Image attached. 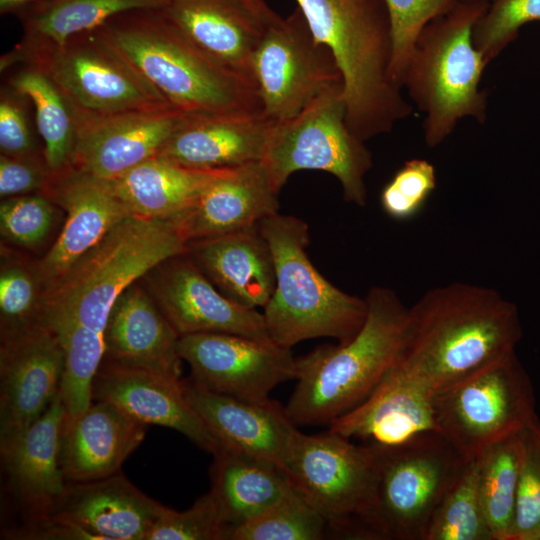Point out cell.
Here are the masks:
<instances>
[{
	"mask_svg": "<svg viewBox=\"0 0 540 540\" xmlns=\"http://www.w3.org/2000/svg\"><path fill=\"white\" fill-rule=\"evenodd\" d=\"M521 338L513 302L493 288L453 282L408 307L395 365L434 393L514 352Z\"/></svg>",
	"mask_w": 540,
	"mask_h": 540,
	"instance_id": "cell-1",
	"label": "cell"
},
{
	"mask_svg": "<svg viewBox=\"0 0 540 540\" xmlns=\"http://www.w3.org/2000/svg\"><path fill=\"white\" fill-rule=\"evenodd\" d=\"M96 31L186 114L262 113L255 83L200 50L162 9L129 10Z\"/></svg>",
	"mask_w": 540,
	"mask_h": 540,
	"instance_id": "cell-2",
	"label": "cell"
},
{
	"mask_svg": "<svg viewBox=\"0 0 540 540\" xmlns=\"http://www.w3.org/2000/svg\"><path fill=\"white\" fill-rule=\"evenodd\" d=\"M342 78L346 122L361 140L389 133L413 105L390 78L392 25L385 0H294Z\"/></svg>",
	"mask_w": 540,
	"mask_h": 540,
	"instance_id": "cell-3",
	"label": "cell"
},
{
	"mask_svg": "<svg viewBox=\"0 0 540 540\" xmlns=\"http://www.w3.org/2000/svg\"><path fill=\"white\" fill-rule=\"evenodd\" d=\"M365 300L366 320L352 339L296 358L297 384L284 408L297 427L329 425L364 401L396 363L408 307L384 286L371 287Z\"/></svg>",
	"mask_w": 540,
	"mask_h": 540,
	"instance_id": "cell-4",
	"label": "cell"
},
{
	"mask_svg": "<svg viewBox=\"0 0 540 540\" xmlns=\"http://www.w3.org/2000/svg\"><path fill=\"white\" fill-rule=\"evenodd\" d=\"M187 249L172 220L124 219L45 292L41 323L51 329L74 326L104 336L111 309L122 292L156 265Z\"/></svg>",
	"mask_w": 540,
	"mask_h": 540,
	"instance_id": "cell-5",
	"label": "cell"
},
{
	"mask_svg": "<svg viewBox=\"0 0 540 540\" xmlns=\"http://www.w3.org/2000/svg\"><path fill=\"white\" fill-rule=\"evenodd\" d=\"M491 0H458L425 25L415 43L401 87L425 115L423 139L442 144L463 118L483 124L488 93L480 88L489 64L475 47L473 31Z\"/></svg>",
	"mask_w": 540,
	"mask_h": 540,
	"instance_id": "cell-6",
	"label": "cell"
},
{
	"mask_svg": "<svg viewBox=\"0 0 540 540\" xmlns=\"http://www.w3.org/2000/svg\"><path fill=\"white\" fill-rule=\"evenodd\" d=\"M259 227L272 251L276 275L262 312L270 339L289 349L313 338L338 343L352 339L366 320V300L339 289L314 267L306 252L308 224L278 212Z\"/></svg>",
	"mask_w": 540,
	"mask_h": 540,
	"instance_id": "cell-7",
	"label": "cell"
},
{
	"mask_svg": "<svg viewBox=\"0 0 540 540\" xmlns=\"http://www.w3.org/2000/svg\"><path fill=\"white\" fill-rule=\"evenodd\" d=\"M260 162L278 192L293 173L320 170L337 178L347 202L365 206L373 158L347 125L342 82L323 89L295 116L273 122Z\"/></svg>",
	"mask_w": 540,
	"mask_h": 540,
	"instance_id": "cell-8",
	"label": "cell"
},
{
	"mask_svg": "<svg viewBox=\"0 0 540 540\" xmlns=\"http://www.w3.org/2000/svg\"><path fill=\"white\" fill-rule=\"evenodd\" d=\"M17 64L43 71L81 112L115 114L173 107L96 30L72 36L61 45L20 41L1 57V72Z\"/></svg>",
	"mask_w": 540,
	"mask_h": 540,
	"instance_id": "cell-9",
	"label": "cell"
},
{
	"mask_svg": "<svg viewBox=\"0 0 540 540\" xmlns=\"http://www.w3.org/2000/svg\"><path fill=\"white\" fill-rule=\"evenodd\" d=\"M295 489L325 518L330 536L372 539L370 518L378 476L373 446L331 430H298L283 465Z\"/></svg>",
	"mask_w": 540,
	"mask_h": 540,
	"instance_id": "cell-10",
	"label": "cell"
},
{
	"mask_svg": "<svg viewBox=\"0 0 540 540\" xmlns=\"http://www.w3.org/2000/svg\"><path fill=\"white\" fill-rule=\"evenodd\" d=\"M378 476L370 518L373 540H424L429 523L467 459L439 432L373 446Z\"/></svg>",
	"mask_w": 540,
	"mask_h": 540,
	"instance_id": "cell-11",
	"label": "cell"
},
{
	"mask_svg": "<svg viewBox=\"0 0 540 540\" xmlns=\"http://www.w3.org/2000/svg\"><path fill=\"white\" fill-rule=\"evenodd\" d=\"M432 405L437 432L467 460L537 415L531 379L515 351L434 392Z\"/></svg>",
	"mask_w": 540,
	"mask_h": 540,
	"instance_id": "cell-12",
	"label": "cell"
},
{
	"mask_svg": "<svg viewBox=\"0 0 540 540\" xmlns=\"http://www.w3.org/2000/svg\"><path fill=\"white\" fill-rule=\"evenodd\" d=\"M252 74L262 113L274 122L295 116L323 89L342 82L332 53L316 40L298 7L267 26Z\"/></svg>",
	"mask_w": 540,
	"mask_h": 540,
	"instance_id": "cell-13",
	"label": "cell"
},
{
	"mask_svg": "<svg viewBox=\"0 0 540 540\" xmlns=\"http://www.w3.org/2000/svg\"><path fill=\"white\" fill-rule=\"evenodd\" d=\"M178 352L191 369V379L205 388L252 402L270 401L279 384L296 379L291 349L271 339L230 333L179 337Z\"/></svg>",
	"mask_w": 540,
	"mask_h": 540,
	"instance_id": "cell-14",
	"label": "cell"
},
{
	"mask_svg": "<svg viewBox=\"0 0 540 540\" xmlns=\"http://www.w3.org/2000/svg\"><path fill=\"white\" fill-rule=\"evenodd\" d=\"M140 281L179 337L230 333L270 339L263 313L221 293L187 252L164 260Z\"/></svg>",
	"mask_w": 540,
	"mask_h": 540,
	"instance_id": "cell-15",
	"label": "cell"
},
{
	"mask_svg": "<svg viewBox=\"0 0 540 540\" xmlns=\"http://www.w3.org/2000/svg\"><path fill=\"white\" fill-rule=\"evenodd\" d=\"M0 445L23 433L59 392L64 351L55 332L38 323L0 338Z\"/></svg>",
	"mask_w": 540,
	"mask_h": 540,
	"instance_id": "cell-16",
	"label": "cell"
},
{
	"mask_svg": "<svg viewBox=\"0 0 540 540\" xmlns=\"http://www.w3.org/2000/svg\"><path fill=\"white\" fill-rule=\"evenodd\" d=\"M66 212L61 231L36 261L45 292L124 219L134 216L110 184L68 165L40 192Z\"/></svg>",
	"mask_w": 540,
	"mask_h": 540,
	"instance_id": "cell-17",
	"label": "cell"
},
{
	"mask_svg": "<svg viewBox=\"0 0 540 540\" xmlns=\"http://www.w3.org/2000/svg\"><path fill=\"white\" fill-rule=\"evenodd\" d=\"M74 112L76 142L69 165L102 180L158 156L188 115L175 107L115 114Z\"/></svg>",
	"mask_w": 540,
	"mask_h": 540,
	"instance_id": "cell-18",
	"label": "cell"
},
{
	"mask_svg": "<svg viewBox=\"0 0 540 540\" xmlns=\"http://www.w3.org/2000/svg\"><path fill=\"white\" fill-rule=\"evenodd\" d=\"M66 412L58 392L47 410L29 428L0 445L8 484L20 509L22 528L49 521L65 491L61 435Z\"/></svg>",
	"mask_w": 540,
	"mask_h": 540,
	"instance_id": "cell-19",
	"label": "cell"
},
{
	"mask_svg": "<svg viewBox=\"0 0 540 540\" xmlns=\"http://www.w3.org/2000/svg\"><path fill=\"white\" fill-rule=\"evenodd\" d=\"M92 400L115 405L145 424L174 429L214 454L220 444L186 397L182 380L102 361L94 376Z\"/></svg>",
	"mask_w": 540,
	"mask_h": 540,
	"instance_id": "cell-20",
	"label": "cell"
},
{
	"mask_svg": "<svg viewBox=\"0 0 540 540\" xmlns=\"http://www.w3.org/2000/svg\"><path fill=\"white\" fill-rule=\"evenodd\" d=\"M166 509L119 472L98 480L67 483L49 521L81 528L97 540H146Z\"/></svg>",
	"mask_w": 540,
	"mask_h": 540,
	"instance_id": "cell-21",
	"label": "cell"
},
{
	"mask_svg": "<svg viewBox=\"0 0 540 540\" xmlns=\"http://www.w3.org/2000/svg\"><path fill=\"white\" fill-rule=\"evenodd\" d=\"M104 339L103 361L182 380L179 335L140 280L117 298Z\"/></svg>",
	"mask_w": 540,
	"mask_h": 540,
	"instance_id": "cell-22",
	"label": "cell"
},
{
	"mask_svg": "<svg viewBox=\"0 0 540 540\" xmlns=\"http://www.w3.org/2000/svg\"><path fill=\"white\" fill-rule=\"evenodd\" d=\"M433 392L395 364L371 394L333 420L329 430L361 444L388 447L437 431Z\"/></svg>",
	"mask_w": 540,
	"mask_h": 540,
	"instance_id": "cell-23",
	"label": "cell"
},
{
	"mask_svg": "<svg viewBox=\"0 0 540 540\" xmlns=\"http://www.w3.org/2000/svg\"><path fill=\"white\" fill-rule=\"evenodd\" d=\"M278 194L261 162L228 168L172 221L187 243L241 231L278 213Z\"/></svg>",
	"mask_w": 540,
	"mask_h": 540,
	"instance_id": "cell-24",
	"label": "cell"
},
{
	"mask_svg": "<svg viewBox=\"0 0 540 540\" xmlns=\"http://www.w3.org/2000/svg\"><path fill=\"white\" fill-rule=\"evenodd\" d=\"M190 404L226 447L274 461L283 467L298 427L278 402H252L213 392L182 379Z\"/></svg>",
	"mask_w": 540,
	"mask_h": 540,
	"instance_id": "cell-25",
	"label": "cell"
},
{
	"mask_svg": "<svg viewBox=\"0 0 540 540\" xmlns=\"http://www.w3.org/2000/svg\"><path fill=\"white\" fill-rule=\"evenodd\" d=\"M146 429L147 425L102 400H93L74 418L65 417L60 459L66 482H88L121 472Z\"/></svg>",
	"mask_w": 540,
	"mask_h": 540,
	"instance_id": "cell-26",
	"label": "cell"
},
{
	"mask_svg": "<svg viewBox=\"0 0 540 540\" xmlns=\"http://www.w3.org/2000/svg\"><path fill=\"white\" fill-rule=\"evenodd\" d=\"M273 122L263 113L188 114L158 156L201 170L260 162Z\"/></svg>",
	"mask_w": 540,
	"mask_h": 540,
	"instance_id": "cell-27",
	"label": "cell"
},
{
	"mask_svg": "<svg viewBox=\"0 0 540 540\" xmlns=\"http://www.w3.org/2000/svg\"><path fill=\"white\" fill-rule=\"evenodd\" d=\"M162 11L200 50L254 82L252 59L267 25L242 0H167Z\"/></svg>",
	"mask_w": 540,
	"mask_h": 540,
	"instance_id": "cell-28",
	"label": "cell"
},
{
	"mask_svg": "<svg viewBox=\"0 0 540 540\" xmlns=\"http://www.w3.org/2000/svg\"><path fill=\"white\" fill-rule=\"evenodd\" d=\"M188 255L226 297L264 308L276 284L272 251L259 225L188 242Z\"/></svg>",
	"mask_w": 540,
	"mask_h": 540,
	"instance_id": "cell-29",
	"label": "cell"
},
{
	"mask_svg": "<svg viewBox=\"0 0 540 540\" xmlns=\"http://www.w3.org/2000/svg\"><path fill=\"white\" fill-rule=\"evenodd\" d=\"M212 456L210 492L226 529L257 517L294 487L284 467L274 461L226 447Z\"/></svg>",
	"mask_w": 540,
	"mask_h": 540,
	"instance_id": "cell-30",
	"label": "cell"
},
{
	"mask_svg": "<svg viewBox=\"0 0 540 540\" xmlns=\"http://www.w3.org/2000/svg\"><path fill=\"white\" fill-rule=\"evenodd\" d=\"M223 170L189 168L156 156L106 181L134 216L174 220Z\"/></svg>",
	"mask_w": 540,
	"mask_h": 540,
	"instance_id": "cell-31",
	"label": "cell"
},
{
	"mask_svg": "<svg viewBox=\"0 0 540 540\" xmlns=\"http://www.w3.org/2000/svg\"><path fill=\"white\" fill-rule=\"evenodd\" d=\"M167 0H42L17 14L30 44L61 45L134 9H162Z\"/></svg>",
	"mask_w": 540,
	"mask_h": 540,
	"instance_id": "cell-32",
	"label": "cell"
},
{
	"mask_svg": "<svg viewBox=\"0 0 540 540\" xmlns=\"http://www.w3.org/2000/svg\"><path fill=\"white\" fill-rule=\"evenodd\" d=\"M6 83L24 94L35 110L36 130L43 142L46 162L52 172L71 162L76 142L73 106L57 85L40 69L17 64Z\"/></svg>",
	"mask_w": 540,
	"mask_h": 540,
	"instance_id": "cell-33",
	"label": "cell"
},
{
	"mask_svg": "<svg viewBox=\"0 0 540 540\" xmlns=\"http://www.w3.org/2000/svg\"><path fill=\"white\" fill-rule=\"evenodd\" d=\"M475 460L480 500L493 539L510 540L522 462L519 433L489 445Z\"/></svg>",
	"mask_w": 540,
	"mask_h": 540,
	"instance_id": "cell-34",
	"label": "cell"
},
{
	"mask_svg": "<svg viewBox=\"0 0 540 540\" xmlns=\"http://www.w3.org/2000/svg\"><path fill=\"white\" fill-rule=\"evenodd\" d=\"M44 294L36 261L2 245L0 338L41 323Z\"/></svg>",
	"mask_w": 540,
	"mask_h": 540,
	"instance_id": "cell-35",
	"label": "cell"
},
{
	"mask_svg": "<svg viewBox=\"0 0 540 540\" xmlns=\"http://www.w3.org/2000/svg\"><path fill=\"white\" fill-rule=\"evenodd\" d=\"M329 527L296 489L257 517L226 529L224 540H321Z\"/></svg>",
	"mask_w": 540,
	"mask_h": 540,
	"instance_id": "cell-36",
	"label": "cell"
},
{
	"mask_svg": "<svg viewBox=\"0 0 540 540\" xmlns=\"http://www.w3.org/2000/svg\"><path fill=\"white\" fill-rule=\"evenodd\" d=\"M424 540H494L480 500L475 458L441 501Z\"/></svg>",
	"mask_w": 540,
	"mask_h": 540,
	"instance_id": "cell-37",
	"label": "cell"
},
{
	"mask_svg": "<svg viewBox=\"0 0 540 540\" xmlns=\"http://www.w3.org/2000/svg\"><path fill=\"white\" fill-rule=\"evenodd\" d=\"M56 206L42 193L3 198L0 204L2 239L25 249L39 247L54 228Z\"/></svg>",
	"mask_w": 540,
	"mask_h": 540,
	"instance_id": "cell-38",
	"label": "cell"
},
{
	"mask_svg": "<svg viewBox=\"0 0 540 540\" xmlns=\"http://www.w3.org/2000/svg\"><path fill=\"white\" fill-rule=\"evenodd\" d=\"M522 462L510 540H540V419L519 432Z\"/></svg>",
	"mask_w": 540,
	"mask_h": 540,
	"instance_id": "cell-39",
	"label": "cell"
},
{
	"mask_svg": "<svg viewBox=\"0 0 540 540\" xmlns=\"http://www.w3.org/2000/svg\"><path fill=\"white\" fill-rule=\"evenodd\" d=\"M458 0H385L393 36L389 75L401 81L419 34L427 23L451 9Z\"/></svg>",
	"mask_w": 540,
	"mask_h": 540,
	"instance_id": "cell-40",
	"label": "cell"
},
{
	"mask_svg": "<svg viewBox=\"0 0 540 540\" xmlns=\"http://www.w3.org/2000/svg\"><path fill=\"white\" fill-rule=\"evenodd\" d=\"M530 22H540V0H491L475 24L474 45L490 63Z\"/></svg>",
	"mask_w": 540,
	"mask_h": 540,
	"instance_id": "cell-41",
	"label": "cell"
},
{
	"mask_svg": "<svg viewBox=\"0 0 540 540\" xmlns=\"http://www.w3.org/2000/svg\"><path fill=\"white\" fill-rule=\"evenodd\" d=\"M436 186L434 165L423 158L409 159L383 187L381 207L394 220H411L422 212Z\"/></svg>",
	"mask_w": 540,
	"mask_h": 540,
	"instance_id": "cell-42",
	"label": "cell"
},
{
	"mask_svg": "<svg viewBox=\"0 0 540 540\" xmlns=\"http://www.w3.org/2000/svg\"><path fill=\"white\" fill-rule=\"evenodd\" d=\"M225 530L218 503L209 490L186 510L167 507L146 540H224Z\"/></svg>",
	"mask_w": 540,
	"mask_h": 540,
	"instance_id": "cell-43",
	"label": "cell"
},
{
	"mask_svg": "<svg viewBox=\"0 0 540 540\" xmlns=\"http://www.w3.org/2000/svg\"><path fill=\"white\" fill-rule=\"evenodd\" d=\"M29 99L5 83L0 92L1 154L23 156L43 152L35 140L29 119Z\"/></svg>",
	"mask_w": 540,
	"mask_h": 540,
	"instance_id": "cell-44",
	"label": "cell"
},
{
	"mask_svg": "<svg viewBox=\"0 0 540 540\" xmlns=\"http://www.w3.org/2000/svg\"><path fill=\"white\" fill-rule=\"evenodd\" d=\"M51 173L44 152L23 156L1 154V198L40 193Z\"/></svg>",
	"mask_w": 540,
	"mask_h": 540,
	"instance_id": "cell-45",
	"label": "cell"
},
{
	"mask_svg": "<svg viewBox=\"0 0 540 540\" xmlns=\"http://www.w3.org/2000/svg\"><path fill=\"white\" fill-rule=\"evenodd\" d=\"M3 536L6 539L18 540H97L81 528L57 521H48L28 528L8 529Z\"/></svg>",
	"mask_w": 540,
	"mask_h": 540,
	"instance_id": "cell-46",
	"label": "cell"
},
{
	"mask_svg": "<svg viewBox=\"0 0 540 540\" xmlns=\"http://www.w3.org/2000/svg\"><path fill=\"white\" fill-rule=\"evenodd\" d=\"M42 0H0V13L6 14H18L25 8L40 2Z\"/></svg>",
	"mask_w": 540,
	"mask_h": 540,
	"instance_id": "cell-47",
	"label": "cell"
},
{
	"mask_svg": "<svg viewBox=\"0 0 540 540\" xmlns=\"http://www.w3.org/2000/svg\"><path fill=\"white\" fill-rule=\"evenodd\" d=\"M257 16L265 18L271 12V7L265 0H242Z\"/></svg>",
	"mask_w": 540,
	"mask_h": 540,
	"instance_id": "cell-48",
	"label": "cell"
}]
</instances>
